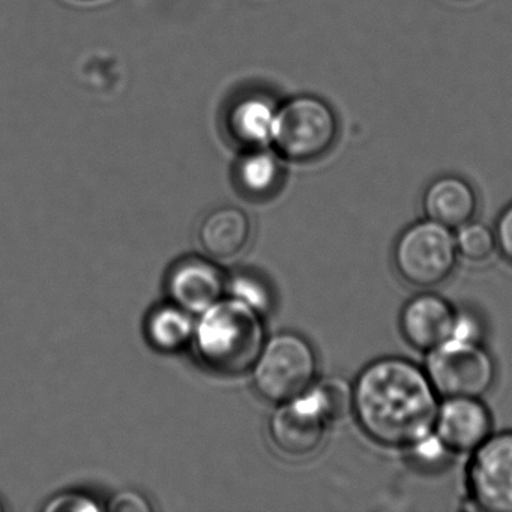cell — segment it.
Instances as JSON below:
<instances>
[{
    "label": "cell",
    "mask_w": 512,
    "mask_h": 512,
    "mask_svg": "<svg viewBox=\"0 0 512 512\" xmlns=\"http://www.w3.org/2000/svg\"><path fill=\"white\" fill-rule=\"evenodd\" d=\"M457 311L448 299L437 293H419L401 308L398 322L401 335L413 349L430 352L452 337Z\"/></svg>",
    "instance_id": "30bf717a"
},
{
    "label": "cell",
    "mask_w": 512,
    "mask_h": 512,
    "mask_svg": "<svg viewBox=\"0 0 512 512\" xmlns=\"http://www.w3.org/2000/svg\"><path fill=\"white\" fill-rule=\"evenodd\" d=\"M250 235V218L235 206L214 209L199 227L200 247L214 259L235 257L247 247Z\"/></svg>",
    "instance_id": "5bb4252c"
},
{
    "label": "cell",
    "mask_w": 512,
    "mask_h": 512,
    "mask_svg": "<svg viewBox=\"0 0 512 512\" xmlns=\"http://www.w3.org/2000/svg\"><path fill=\"white\" fill-rule=\"evenodd\" d=\"M410 463L415 464L419 469L439 470L451 461L452 452L443 445L442 440L436 434L422 439L416 445L406 449Z\"/></svg>",
    "instance_id": "ffe728a7"
},
{
    "label": "cell",
    "mask_w": 512,
    "mask_h": 512,
    "mask_svg": "<svg viewBox=\"0 0 512 512\" xmlns=\"http://www.w3.org/2000/svg\"><path fill=\"white\" fill-rule=\"evenodd\" d=\"M200 361L220 374H241L253 368L265 344L262 314L239 299H220L200 314L194 328Z\"/></svg>",
    "instance_id": "7a4b0ae2"
},
{
    "label": "cell",
    "mask_w": 512,
    "mask_h": 512,
    "mask_svg": "<svg viewBox=\"0 0 512 512\" xmlns=\"http://www.w3.org/2000/svg\"><path fill=\"white\" fill-rule=\"evenodd\" d=\"M278 107V101L266 92L241 95L227 109V133L244 151L269 148L274 137Z\"/></svg>",
    "instance_id": "7c38bea8"
},
{
    "label": "cell",
    "mask_w": 512,
    "mask_h": 512,
    "mask_svg": "<svg viewBox=\"0 0 512 512\" xmlns=\"http://www.w3.org/2000/svg\"><path fill=\"white\" fill-rule=\"evenodd\" d=\"M455 244H457L458 256L464 257L469 262H484L497 250L493 230L475 221H470L457 229Z\"/></svg>",
    "instance_id": "e0dca14e"
},
{
    "label": "cell",
    "mask_w": 512,
    "mask_h": 512,
    "mask_svg": "<svg viewBox=\"0 0 512 512\" xmlns=\"http://www.w3.org/2000/svg\"><path fill=\"white\" fill-rule=\"evenodd\" d=\"M329 424L325 406L311 386L299 397L280 404L269 419V436L281 454L305 458L322 446Z\"/></svg>",
    "instance_id": "ba28073f"
},
{
    "label": "cell",
    "mask_w": 512,
    "mask_h": 512,
    "mask_svg": "<svg viewBox=\"0 0 512 512\" xmlns=\"http://www.w3.org/2000/svg\"><path fill=\"white\" fill-rule=\"evenodd\" d=\"M283 158L269 148L247 149L235 166L239 190L253 199L272 196L283 184Z\"/></svg>",
    "instance_id": "9a60e30c"
},
{
    "label": "cell",
    "mask_w": 512,
    "mask_h": 512,
    "mask_svg": "<svg viewBox=\"0 0 512 512\" xmlns=\"http://www.w3.org/2000/svg\"><path fill=\"white\" fill-rule=\"evenodd\" d=\"M326 413L331 422L340 421L347 413L352 412V385L338 377L320 380L314 383Z\"/></svg>",
    "instance_id": "ac0fdd59"
},
{
    "label": "cell",
    "mask_w": 512,
    "mask_h": 512,
    "mask_svg": "<svg viewBox=\"0 0 512 512\" xmlns=\"http://www.w3.org/2000/svg\"><path fill=\"white\" fill-rule=\"evenodd\" d=\"M170 301L190 314H202L223 299V272L215 263L202 257H185L167 275Z\"/></svg>",
    "instance_id": "8fae6325"
},
{
    "label": "cell",
    "mask_w": 512,
    "mask_h": 512,
    "mask_svg": "<svg viewBox=\"0 0 512 512\" xmlns=\"http://www.w3.org/2000/svg\"><path fill=\"white\" fill-rule=\"evenodd\" d=\"M439 398L424 368L401 356H383L356 376L352 413L374 443L406 451L434 433Z\"/></svg>",
    "instance_id": "6da1fadb"
},
{
    "label": "cell",
    "mask_w": 512,
    "mask_h": 512,
    "mask_svg": "<svg viewBox=\"0 0 512 512\" xmlns=\"http://www.w3.org/2000/svg\"><path fill=\"white\" fill-rule=\"evenodd\" d=\"M466 487L473 508L512 512V430L491 433L470 454Z\"/></svg>",
    "instance_id": "52a82bcc"
},
{
    "label": "cell",
    "mask_w": 512,
    "mask_h": 512,
    "mask_svg": "<svg viewBox=\"0 0 512 512\" xmlns=\"http://www.w3.org/2000/svg\"><path fill=\"white\" fill-rule=\"evenodd\" d=\"M425 373L442 398H482L496 383L493 355L482 341L449 338L427 352Z\"/></svg>",
    "instance_id": "8992f818"
},
{
    "label": "cell",
    "mask_w": 512,
    "mask_h": 512,
    "mask_svg": "<svg viewBox=\"0 0 512 512\" xmlns=\"http://www.w3.org/2000/svg\"><path fill=\"white\" fill-rule=\"evenodd\" d=\"M482 337H484V325L476 317V314L470 313V311H457V319H455L454 332H452L451 338L482 341Z\"/></svg>",
    "instance_id": "cb8c5ba5"
},
{
    "label": "cell",
    "mask_w": 512,
    "mask_h": 512,
    "mask_svg": "<svg viewBox=\"0 0 512 512\" xmlns=\"http://www.w3.org/2000/svg\"><path fill=\"white\" fill-rule=\"evenodd\" d=\"M493 232L496 236L497 250L503 259L512 265V202L500 212Z\"/></svg>",
    "instance_id": "7402d4cb"
},
{
    "label": "cell",
    "mask_w": 512,
    "mask_h": 512,
    "mask_svg": "<svg viewBox=\"0 0 512 512\" xmlns=\"http://www.w3.org/2000/svg\"><path fill=\"white\" fill-rule=\"evenodd\" d=\"M337 137L334 109L316 95H296L278 107L271 148L283 160L308 163L328 154Z\"/></svg>",
    "instance_id": "3957f363"
},
{
    "label": "cell",
    "mask_w": 512,
    "mask_h": 512,
    "mask_svg": "<svg viewBox=\"0 0 512 512\" xmlns=\"http://www.w3.org/2000/svg\"><path fill=\"white\" fill-rule=\"evenodd\" d=\"M316 350L295 332H281L263 344L254 362L253 380L259 394L272 403H286L316 383Z\"/></svg>",
    "instance_id": "5b68a950"
},
{
    "label": "cell",
    "mask_w": 512,
    "mask_h": 512,
    "mask_svg": "<svg viewBox=\"0 0 512 512\" xmlns=\"http://www.w3.org/2000/svg\"><path fill=\"white\" fill-rule=\"evenodd\" d=\"M458 263L451 229L425 220L403 230L392 248V265L398 277L418 289H431L448 281Z\"/></svg>",
    "instance_id": "277c9868"
},
{
    "label": "cell",
    "mask_w": 512,
    "mask_h": 512,
    "mask_svg": "<svg viewBox=\"0 0 512 512\" xmlns=\"http://www.w3.org/2000/svg\"><path fill=\"white\" fill-rule=\"evenodd\" d=\"M493 433V416L481 398H443L434 434L452 454H472Z\"/></svg>",
    "instance_id": "9c48e42d"
},
{
    "label": "cell",
    "mask_w": 512,
    "mask_h": 512,
    "mask_svg": "<svg viewBox=\"0 0 512 512\" xmlns=\"http://www.w3.org/2000/svg\"><path fill=\"white\" fill-rule=\"evenodd\" d=\"M110 512H149L152 511L151 503L145 496L134 490H124L116 493L107 505Z\"/></svg>",
    "instance_id": "603a6c76"
},
{
    "label": "cell",
    "mask_w": 512,
    "mask_h": 512,
    "mask_svg": "<svg viewBox=\"0 0 512 512\" xmlns=\"http://www.w3.org/2000/svg\"><path fill=\"white\" fill-rule=\"evenodd\" d=\"M479 199L473 185L458 175H443L425 188L422 211L427 220L460 229L475 220Z\"/></svg>",
    "instance_id": "4fadbf2b"
},
{
    "label": "cell",
    "mask_w": 512,
    "mask_h": 512,
    "mask_svg": "<svg viewBox=\"0 0 512 512\" xmlns=\"http://www.w3.org/2000/svg\"><path fill=\"white\" fill-rule=\"evenodd\" d=\"M103 506L89 496V494L80 493V491H65L52 497L46 505L43 506L44 512H98Z\"/></svg>",
    "instance_id": "44dd1931"
},
{
    "label": "cell",
    "mask_w": 512,
    "mask_h": 512,
    "mask_svg": "<svg viewBox=\"0 0 512 512\" xmlns=\"http://www.w3.org/2000/svg\"><path fill=\"white\" fill-rule=\"evenodd\" d=\"M0 511H4V505H2V503H0Z\"/></svg>",
    "instance_id": "d4e9b609"
},
{
    "label": "cell",
    "mask_w": 512,
    "mask_h": 512,
    "mask_svg": "<svg viewBox=\"0 0 512 512\" xmlns=\"http://www.w3.org/2000/svg\"><path fill=\"white\" fill-rule=\"evenodd\" d=\"M230 295L250 305L260 314L268 313L272 307V293L266 283L250 274H241L229 283Z\"/></svg>",
    "instance_id": "d6986e66"
},
{
    "label": "cell",
    "mask_w": 512,
    "mask_h": 512,
    "mask_svg": "<svg viewBox=\"0 0 512 512\" xmlns=\"http://www.w3.org/2000/svg\"><path fill=\"white\" fill-rule=\"evenodd\" d=\"M145 328L152 347L160 352H178L193 340L196 326L188 311L170 302L149 313Z\"/></svg>",
    "instance_id": "2e32d148"
}]
</instances>
